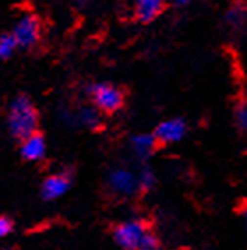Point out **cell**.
<instances>
[{
  "mask_svg": "<svg viewBox=\"0 0 247 250\" xmlns=\"http://www.w3.org/2000/svg\"><path fill=\"white\" fill-rule=\"evenodd\" d=\"M41 36V23L34 14H25L14 27L13 37L16 39V44L22 48H32L39 41Z\"/></svg>",
  "mask_w": 247,
  "mask_h": 250,
  "instance_id": "cell-4",
  "label": "cell"
},
{
  "mask_svg": "<svg viewBox=\"0 0 247 250\" xmlns=\"http://www.w3.org/2000/svg\"><path fill=\"white\" fill-rule=\"evenodd\" d=\"M69 188V178L66 174H55L46 178L43 183V197L45 199H57Z\"/></svg>",
  "mask_w": 247,
  "mask_h": 250,
  "instance_id": "cell-8",
  "label": "cell"
},
{
  "mask_svg": "<svg viewBox=\"0 0 247 250\" xmlns=\"http://www.w3.org/2000/svg\"><path fill=\"white\" fill-rule=\"evenodd\" d=\"M162 7L164 0H136V18L143 23L152 21L154 18H157Z\"/></svg>",
  "mask_w": 247,
  "mask_h": 250,
  "instance_id": "cell-9",
  "label": "cell"
},
{
  "mask_svg": "<svg viewBox=\"0 0 247 250\" xmlns=\"http://www.w3.org/2000/svg\"><path fill=\"white\" fill-rule=\"evenodd\" d=\"M185 136V124L184 120L171 118V120L162 122L156 130V139L162 143H177Z\"/></svg>",
  "mask_w": 247,
  "mask_h": 250,
  "instance_id": "cell-6",
  "label": "cell"
},
{
  "mask_svg": "<svg viewBox=\"0 0 247 250\" xmlns=\"http://www.w3.org/2000/svg\"><path fill=\"white\" fill-rule=\"evenodd\" d=\"M157 247H159L157 238L154 236L152 232H147L145 238L141 240V245H139L138 250H157Z\"/></svg>",
  "mask_w": 247,
  "mask_h": 250,
  "instance_id": "cell-14",
  "label": "cell"
},
{
  "mask_svg": "<svg viewBox=\"0 0 247 250\" xmlns=\"http://www.w3.org/2000/svg\"><path fill=\"white\" fill-rule=\"evenodd\" d=\"M147 228L143 226V222L139 220H127V222L120 224L115 232L113 238L117 241V245L126 250H138L141 245V240L147 234Z\"/></svg>",
  "mask_w": 247,
  "mask_h": 250,
  "instance_id": "cell-2",
  "label": "cell"
},
{
  "mask_svg": "<svg viewBox=\"0 0 247 250\" xmlns=\"http://www.w3.org/2000/svg\"><path fill=\"white\" fill-rule=\"evenodd\" d=\"M46 153V143L45 138L39 134H32L27 139H23L22 143V155L25 161L36 162L41 161Z\"/></svg>",
  "mask_w": 247,
  "mask_h": 250,
  "instance_id": "cell-7",
  "label": "cell"
},
{
  "mask_svg": "<svg viewBox=\"0 0 247 250\" xmlns=\"http://www.w3.org/2000/svg\"><path fill=\"white\" fill-rule=\"evenodd\" d=\"M237 122L240 125V129L247 132V101L242 103L237 109Z\"/></svg>",
  "mask_w": 247,
  "mask_h": 250,
  "instance_id": "cell-15",
  "label": "cell"
},
{
  "mask_svg": "<svg viewBox=\"0 0 247 250\" xmlns=\"http://www.w3.org/2000/svg\"><path fill=\"white\" fill-rule=\"evenodd\" d=\"M90 97L95 103V106L103 111H117L118 107L124 103V95L122 92L113 85H106V83H99V85L90 86Z\"/></svg>",
  "mask_w": 247,
  "mask_h": 250,
  "instance_id": "cell-3",
  "label": "cell"
},
{
  "mask_svg": "<svg viewBox=\"0 0 247 250\" xmlns=\"http://www.w3.org/2000/svg\"><path fill=\"white\" fill-rule=\"evenodd\" d=\"M72 2H76V4H83V2H87V0H72Z\"/></svg>",
  "mask_w": 247,
  "mask_h": 250,
  "instance_id": "cell-19",
  "label": "cell"
},
{
  "mask_svg": "<svg viewBox=\"0 0 247 250\" xmlns=\"http://www.w3.org/2000/svg\"><path fill=\"white\" fill-rule=\"evenodd\" d=\"M154 182H156V176H154V173L150 169H143L139 173L138 183L141 188H150L154 185Z\"/></svg>",
  "mask_w": 247,
  "mask_h": 250,
  "instance_id": "cell-13",
  "label": "cell"
},
{
  "mask_svg": "<svg viewBox=\"0 0 247 250\" xmlns=\"http://www.w3.org/2000/svg\"><path fill=\"white\" fill-rule=\"evenodd\" d=\"M11 231V222L7 219H4V217H0V238L7 236Z\"/></svg>",
  "mask_w": 247,
  "mask_h": 250,
  "instance_id": "cell-16",
  "label": "cell"
},
{
  "mask_svg": "<svg viewBox=\"0 0 247 250\" xmlns=\"http://www.w3.org/2000/svg\"><path fill=\"white\" fill-rule=\"evenodd\" d=\"M7 124H9L11 134L20 139H27L28 136L36 134L37 127V113L36 107L27 97H16L9 106V115H7Z\"/></svg>",
  "mask_w": 247,
  "mask_h": 250,
  "instance_id": "cell-1",
  "label": "cell"
},
{
  "mask_svg": "<svg viewBox=\"0 0 247 250\" xmlns=\"http://www.w3.org/2000/svg\"><path fill=\"white\" fill-rule=\"evenodd\" d=\"M156 136L152 134H138L133 138V150L138 157H148L156 148Z\"/></svg>",
  "mask_w": 247,
  "mask_h": 250,
  "instance_id": "cell-10",
  "label": "cell"
},
{
  "mask_svg": "<svg viewBox=\"0 0 247 250\" xmlns=\"http://www.w3.org/2000/svg\"><path fill=\"white\" fill-rule=\"evenodd\" d=\"M78 122L81 125H85L89 129H95L99 125V116L94 109H90V107H83L80 113H78Z\"/></svg>",
  "mask_w": 247,
  "mask_h": 250,
  "instance_id": "cell-11",
  "label": "cell"
},
{
  "mask_svg": "<svg viewBox=\"0 0 247 250\" xmlns=\"http://www.w3.org/2000/svg\"><path fill=\"white\" fill-rule=\"evenodd\" d=\"M244 220H246V226H247V206H246V210H244Z\"/></svg>",
  "mask_w": 247,
  "mask_h": 250,
  "instance_id": "cell-18",
  "label": "cell"
},
{
  "mask_svg": "<svg viewBox=\"0 0 247 250\" xmlns=\"http://www.w3.org/2000/svg\"><path fill=\"white\" fill-rule=\"evenodd\" d=\"M16 39L13 34H4L0 36V58H9L16 49Z\"/></svg>",
  "mask_w": 247,
  "mask_h": 250,
  "instance_id": "cell-12",
  "label": "cell"
},
{
  "mask_svg": "<svg viewBox=\"0 0 247 250\" xmlns=\"http://www.w3.org/2000/svg\"><path fill=\"white\" fill-rule=\"evenodd\" d=\"M110 187L113 192L120 194V196H131L138 190L139 183L136 174L129 169H115L110 174Z\"/></svg>",
  "mask_w": 247,
  "mask_h": 250,
  "instance_id": "cell-5",
  "label": "cell"
},
{
  "mask_svg": "<svg viewBox=\"0 0 247 250\" xmlns=\"http://www.w3.org/2000/svg\"><path fill=\"white\" fill-rule=\"evenodd\" d=\"M173 2H177V4H187L189 0H173Z\"/></svg>",
  "mask_w": 247,
  "mask_h": 250,
  "instance_id": "cell-17",
  "label": "cell"
}]
</instances>
